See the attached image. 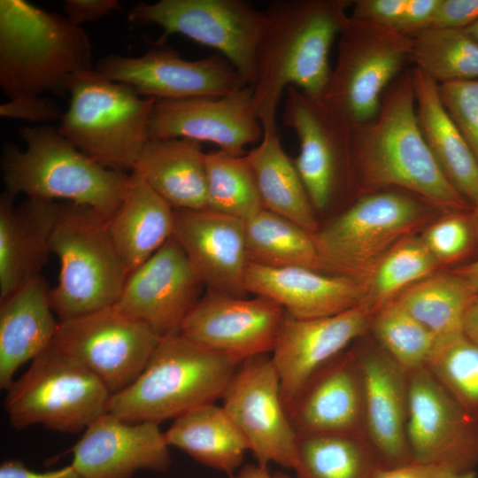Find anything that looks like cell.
Segmentation results:
<instances>
[{"label":"cell","mask_w":478,"mask_h":478,"mask_svg":"<svg viewBox=\"0 0 478 478\" xmlns=\"http://www.w3.org/2000/svg\"><path fill=\"white\" fill-rule=\"evenodd\" d=\"M351 151L357 197L395 188L443 212L472 208L446 178L424 140L416 116L412 70L386 89L374 119L352 126Z\"/></svg>","instance_id":"obj_1"},{"label":"cell","mask_w":478,"mask_h":478,"mask_svg":"<svg viewBox=\"0 0 478 478\" xmlns=\"http://www.w3.org/2000/svg\"><path fill=\"white\" fill-rule=\"evenodd\" d=\"M353 0H281L270 4L256 52L253 105L261 124L276 122L279 101L296 87L321 97L331 73L328 56Z\"/></svg>","instance_id":"obj_2"},{"label":"cell","mask_w":478,"mask_h":478,"mask_svg":"<svg viewBox=\"0 0 478 478\" xmlns=\"http://www.w3.org/2000/svg\"><path fill=\"white\" fill-rule=\"evenodd\" d=\"M93 68L81 26L24 0L0 1V86L10 100L64 96Z\"/></svg>","instance_id":"obj_3"},{"label":"cell","mask_w":478,"mask_h":478,"mask_svg":"<svg viewBox=\"0 0 478 478\" xmlns=\"http://www.w3.org/2000/svg\"><path fill=\"white\" fill-rule=\"evenodd\" d=\"M181 332L160 337L145 368L112 396L109 412L130 423H161L222 398L240 366Z\"/></svg>","instance_id":"obj_4"},{"label":"cell","mask_w":478,"mask_h":478,"mask_svg":"<svg viewBox=\"0 0 478 478\" xmlns=\"http://www.w3.org/2000/svg\"><path fill=\"white\" fill-rule=\"evenodd\" d=\"M27 147L3 149L5 191L29 198L64 199L88 206L106 220L127 190L130 174L106 168L79 150L50 126L19 130Z\"/></svg>","instance_id":"obj_5"},{"label":"cell","mask_w":478,"mask_h":478,"mask_svg":"<svg viewBox=\"0 0 478 478\" xmlns=\"http://www.w3.org/2000/svg\"><path fill=\"white\" fill-rule=\"evenodd\" d=\"M440 212H443L427 200L400 189L356 197L338 217L312 234L324 271L363 284L390 249L422 231Z\"/></svg>","instance_id":"obj_6"},{"label":"cell","mask_w":478,"mask_h":478,"mask_svg":"<svg viewBox=\"0 0 478 478\" xmlns=\"http://www.w3.org/2000/svg\"><path fill=\"white\" fill-rule=\"evenodd\" d=\"M69 93L70 104L60 118L58 133L103 166L132 173L149 141L156 99L105 79L94 68L77 76Z\"/></svg>","instance_id":"obj_7"},{"label":"cell","mask_w":478,"mask_h":478,"mask_svg":"<svg viewBox=\"0 0 478 478\" xmlns=\"http://www.w3.org/2000/svg\"><path fill=\"white\" fill-rule=\"evenodd\" d=\"M50 251L60 264L58 284L50 289L59 321L116 304L129 272L99 213L85 205L61 204Z\"/></svg>","instance_id":"obj_8"},{"label":"cell","mask_w":478,"mask_h":478,"mask_svg":"<svg viewBox=\"0 0 478 478\" xmlns=\"http://www.w3.org/2000/svg\"><path fill=\"white\" fill-rule=\"evenodd\" d=\"M112 396L81 362L52 343L7 389L4 409L19 430L40 424L78 433L109 412Z\"/></svg>","instance_id":"obj_9"},{"label":"cell","mask_w":478,"mask_h":478,"mask_svg":"<svg viewBox=\"0 0 478 478\" xmlns=\"http://www.w3.org/2000/svg\"><path fill=\"white\" fill-rule=\"evenodd\" d=\"M337 58L321 100L351 126L377 115L389 85L410 61L412 38L349 17L338 36Z\"/></svg>","instance_id":"obj_10"},{"label":"cell","mask_w":478,"mask_h":478,"mask_svg":"<svg viewBox=\"0 0 478 478\" xmlns=\"http://www.w3.org/2000/svg\"><path fill=\"white\" fill-rule=\"evenodd\" d=\"M137 25L163 29L157 41L180 34L215 49L234 66L245 83L256 81V52L265 25V12L242 0H159L137 3L128 12Z\"/></svg>","instance_id":"obj_11"},{"label":"cell","mask_w":478,"mask_h":478,"mask_svg":"<svg viewBox=\"0 0 478 478\" xmlns=\"http://www.w3.org/2000/svg\"><path fill=\"white\" fill-rule=\"evenodd\" d=\"M286 94L283 124L297 135L299 153L293 161L315 211H325L342 193L357 196L352 126L320 97L293 86Z\"/></svg>","instance_id":"obj_12"},{"label":"cell","mask_w":478,"mask_h":478,"mask_svg":"<svg viewBox=\"0 0 478 478\" xmlns=\"http://www.w3.org/2000/svg\"><path fill=\"white\" fill-rule=\"evenodd\" d=\"M159 339L144 323L110 306L59 321L53 343L81 362L114 395L138 378Z\"/></svg>","instance_id":"obj_13"},{"label":"cell","mask_w":478,"mask_h":478,"mask_svg":"<svg viewBox=\"0 0 478 478\" xmlns=\"http://www.w3.org/2000/svg\"><path fill=\"white\" fill-rule=\"evenodd\" d=\"M229 415L258 465L294 469L298 436L284 407L280 379L269 354L243 359L222 397Z\"/></svg>","instance_id":"obj_14"},{"label":"cell","mask_w":478,"mask_h":478,"mask_svg":"<svg viewBox=\"0 0 478 478\" xmlns=\"http://www.w3.org/2000/svg\"><path fill=\"white\" fill-rule=\"evenodd\" d=\"M94 70L109 81L127 84L139 95L156 100L219 97L249 86L220 55L187 60L163 45L137 58L109 54L96 63Z\"/></svg>","instance_id":"obj_15"},{"label":"cell","mask_w":478,"mask_h":478,"mask_svg":"<svg viewBox=\"0 0 478 478\" xmlns=\"http://www.w3.org/2000/svg\"><path fill=\"white\" fill-rule=\"evenodd\" d=\"M427 367L408 374L407 443L412 462L474 471L478 424Z\"/></svg>","instance_id":"obj_16"},{"label":"cell","mask_w":478,"mask_h":478,"mask_svg":"<svg viewBox=\"0 0 478 478\" xmlns=\"http://www.w3.org/2000/svg\"><path fill=\"white\" fill-rule=\"evenodd\" d=\"M203 287L173 235L128 274L113 306L163 337L181 332L186 316L201 298Z\"/></svg>","instance_id":"obj_17"},{"label":"cell","mask_w":478,"mask_h":478,"mask_svg":"<svg viewBox=\"0 0 478 478\" xmlns=\"http://www.w3.org/2000/svg\"><path fill=\"white\" fill-rule=\"evenodd\" d=\"M373 315L365 304L321 318L298 319L285 312L271 359L288 415L312 378L366 334Z\"/></svg>","instance_id":"obj_18"},{"label":"cell","mask_w":478,"mask_h":478,"mask_svg":"<svg viewBox=\"0 0 478 478\" xmlns=\"http://www.w3.org/2000/svg\"><path fill=\"white\" fill-rule=\"evenodd\" d=\"M252 96V87L244 86L219 97L156 100L149 140L209 142L228 154L244 156V147L259 143L264 134Z\"/></svg>","instance_id":"obj_19"},{"label":"cell","mask_w":478,"mask_h":478,"mask_svg":"<svg viewBox=\"0 0 478 478\" xmlns=\"http://www.w3.org/2000/svg\"><path fill=\"white\" fill-rule=\"evenodd\" d=\"M286 311L261 296L235 297L206 290L181 333L212 351L243 360L272 352Z\"/></svg>","instance_id":"obj_20"},{"label":"cell","mask_w":478,"mask_h":478,"mask_svg":"<svg viewBox=\"0 0 478 478\" xmlns=\"http://www.w3.org/2000/svg\"><path fill=\"white\" fill-rule=\"evenodd\" d=\"M174 213L173 236L206 290L247 297L244 220L209 209Z\"/></svg>","instance_id":"obj_21"},{"label":"cell","mask_w":478,"mask_h":478,"mask_svg":"<svg viewBox=\"0 0 478 478\" xmlns=\"http://www.w3.org/2000/svg\"><path fill=\"white\" fill-rule=\"evenodd\" d=\"M72 466L85 478H133L138 470L165 472L169 445L159 425L130 423L108 412L73 447Z\"/></svg>","instance_id":"obj_22"},{"label":"cell","mask_w":478,"mask_h":478,"mask_svg":"<svg viewBox=\"0 0 478 478\" xmlns=\"http://www.w3.org/2000/svg\"><path fill=\"white\" fill-rule=\"evenodd\" d=\"M352 351L362 378L366 441L384 468L411 463L406 435L408 374L377 343Z\"/></svg>","instance_id":"obj_23"},{"label":"cell","mask_w":478,"mask_h":478,"mask_svg":"<svg viewBox=\"0 0 478 478\" xmlns=\"http://www.w3.org/2000/svg\"><path fill=\"white\" fill-rule=\"evenodd\" d=\"M297 436L365 437L364 397L353 351H344L308 382L289 412Z\"/></svg>","instance_id":"obj_24"},{"label":"cell","mask_w":478,"mask_h":478,"mask_svg":"<svg viewBox=\"0 0 478 478\" xmlns=\"http://www.w3.org/2000/svg\"><path fill=\"white\" fill-rule=\"evenodd\" d=\"M249 293L267 297L298 319L333 316L364 303L362 283L304 266L269 267L248 264Z\"/></svg>","instance_id":"obj_25"},{"label":"cell","mask_w":478,"mask_h":478,"mask_svg":"<svg viewBox=\"0 0 478 478\" xmlns=\"http://www.w3.org/2000/svg\"><path fill=\"white\" fill-rule=\"evenodd\" d=\"M13 199L7 191L0 197V300L40 276L61 207L29 197L15 207Z\"/></svg>","instance_id":"obj_26"},{"label":"cell","mask_w":478,"mask_h":478,"mask_svg":"<svg viewBox=\"0 0 478 478\" xmlns=\"http://www.w3.org/2000/svg\"><path fill=\"white\" fill-rule=\"evenodd\" d=\"M0 302V388L7 390L16 371L53 343L59 321L41 275Z\"/></svg>","instance_id":"obj_27"},{"label":"cell","mask_w":478,"mask_h":478,"mask_svg":"<svg viewBox=\"0 0 478 478\" xmlns=\"http://www.w3.org/2000/svg\"><path fill=\"white\" fill-rule=\"evenodd\" d=\"M415 111L424 140L456 190L473 206L478 201V161L465 136L445 109L438 84L412 69Z\"/></svg>","instance_id":"obj_28"},{"label":"cell","mask_w":478,"mask_h":478,"mask_svg":"<svg viewBox=\"0 0 478 478\" xmlns=\"http://www.w3.org/2000/svg\"><path fill=\"white\" fill-rule=\"evenodd\" d=\"M176 210L207 209L205 152L187 138L149 140L133 170Z\"/></svg>","instance_id":"obj_29"},{"label":"cell","mask_w":478,"mask_h":478,"mask_svg":"<svg viewBox=\"0 0 478 478\" xmlns=\"http://www.w3.org/2000/svg\"><path fill=\"white\" fill-rule=\"evenodd\" d=\"M174 225V209L132 172L122 200L107 220L112 240L129 274L173 235Z\"/></svg>","instance_id":"obj_30"},{"label":"cell","mask_w":478,"mask_h":478,"mask_svg":"<svg viewBox=\"0 0 478 478\" xmlns=\"http://www.w3.org/2000/svg\"><path fill=\"white\" fill-rule=\"evenodd\" d=\"M262 127L259 144L244 156L263 207L314 234L319 230L316 211L293 158L283 150L276 122Z\"/></svg>","instance_id":"obj_31"},{"label":"cell","mask_w":478,"mask_h":478,"mask_svg":"<svg viewBox=\"0 0 478 478\" xmlns=\"http://www.w3.org/2000/svg\"><path fill=\"white\" fill-rule=\"evenodd\" d=\"M169 446L230 476L243 464L247 443L222 406H197L174 419L164 432Z\"/></svg>","instance_id":"obj_32"},{"label":"cell","mask_w":478,"mask_h":478,"mask_svg":"<svg viewBox=\"0 0 478 478\" xmlns=\"http://www.w3.org/2000/svg\"><path fill=\"white\" fill-rule=\"evenodd\" d=\"M477 294L466 279L451 270L419 281L394 300L438 341L464 333L466 312Z\"/></svg>","instance_id":"obj_33"},{"label":"cell","mask_w":478,"mask_h":478,"mask_svg":"<svg viewBox=\"0 0 478 478\" xmlns=\"http://www.w3.org/2000/svg\"><path fill=\"white\" fill-rule=\"evenodd\" d=\"M244 228L250 263L325 272L313 235L295 222L263 209L244 221Z\"/></svg>","instance_id":"obj_34"},{"label":"cell","mask_w":478,"mask_h":478,"mask_svg":"<svg viewBox=\"0 0 478 478\" xmlns=\"http://www.w3.org/2000/svg\"><path fill=\"white\" fill-rule=\"evenodd\" d=\"M384 467L366 438L347 435L298 436L297 478H376Z\"/></svg>","instance_id":"obj_35"},{"label":"cell","mask_w":478,"mask_h":478,"mask_svg":"<svg viewBox=\"0 0 478 478\" xmlns=\"http://www.w3.org/2000/svg\"><path fill=\"white\" fill-rule=\"evenodd\" d=\"M411 38L409 62L438 85L478 78V42L464 29L428 27Z\"/></svg>","instance_id":"obj_36"},{"label":"cell","mask_w":478,"mask_h":478,"mask_svg":"<svg viewBox=\"0 0 478 478\" xmlns=\"http://www.w3.org/2000/svg\"><path fill=\"white\" fill-rule=\"evenodd\" d=\"M439 267L419 235L406 236L385 254L364 281L363 304L374 314Z\"/></svg>","instance_id":"obj_37"},{"label":"cell","mask_w":478,"mask_h":478,"mask_svg":"<svg viewBox=\"0 0 478 478\" xmlns=\"http://www.w3.org/2000/svg\"><path fill=\"white\" fill-rule=\"evenodd\" d=\"M205 171L207 209L244 221L264 209L245 156L205 152Z\"/></svg>","instance_id":"obj_38"},{"label":"cell","mask_w":478,"mask_h":478,"mask_svg":"<svg viewBox=\"0 0 478 478\" xmlns=\"http://www.w3.org/2000/svg\"><path fill=\"white\" fill-rule=\"evenodd\" d=\"M369 329L376 343L407 374L427 367L437 342L395 300L373 315Z\"/></svg>","instance_id":"obj_39"},{"label":"cell","mask_w":478,"mask_h":478,"mask_svg":"<svg viewBox=\"0 0 478 478\" xmlns=\"http://www.w3.org/2000/svg\"><path fill=\"white\" fill-rule=\"evenodd\" d=\"M427 368L478 420V343L464 333L438 340Z\"/></svg>","instance_id":"obj_40"},{"label":"cell","mask_w":478,"mask_h":478,"mask_svg":"<svg viewBox=\"0 0 478 478\" xmlns=\"http://www.w3.org/2000/svg\"><path fill=\"white\" fill-rule=\"evenodd\" d=\"M469 212H445L419 235L439 266L459 261L476 244Z\"/></svg>","instance_id":"obj_41"},{"label":"cell","mask_w":478,"mask_h":478,"mask_svg":"<svg viewBox=\"0 0 478 478\" xmlns=\"http://www.w3.org/2000/svg\"><path fill=\"white\" fill-rule=\"evenodd\" d=\"M438 91L478 161V80L439 84Z\"/></svg>","instance_id":"obj_42"},{"label":"cell","mask_w":478,"mask_h":478,"mask_svg":"<svg viewBox=\"0 0 478 478\" xmlns=\"http://www.w3.org/2000/svg\"><path fill=\"white\" fill-rule=\"evenodd\" d=\"M408 0H353L351 17L396 31Z\"/></svg>","instance_id":"obj_43"},{"label":"cell","mask_w":478,"mask_h":478,"mask_svg":"<svg viewBox=\"0 0 478 478\" xmlns=\"http://www.w3.org/2000/svg\"><path fill=\"white\" fill-rule=\"evenodd\" d=\"M478 19V0H438L429 27L465 29Z\"/></svg>","instance_id":"obj_44"},{"label":"cell","mask_w":478,"mask_h":478,"mask_svg":"<svg viewBox=\"0 0 478 478\" xmlns=\"http://www.w3.org/2000/svg\"><path fill=\"white\" fill-rule=\"evenodd\" d=\"M62 114L52 101L41 96L11 99L0 105L2 117L34 122L60 119Z\"/></svg>","instance_id":"obj_45"},{"label":"cell","mask_w":478,"mask_h":478,"mask_svg":"<svg viewBox=\"0 0 478 478\" xmlns=\"http://www.w3.org/2000/svg\"><path fill=\"white\" fill-rule=\"evenodd\" d=\"M376 478H475L474 471H462L454 467L431 463L409 464L383 468Z\"/></svg>","instance_id":"obj_46"},{"label":"cell","mask_w":478,"mask_h":478,"mask_svg":"<svg viewBox=\"0 0 478 478\" xmlns=\"http://www.w3.org/2000/svg\"><path fill=\"white\" fill-rule=\"evenodd\" d=\"M120 10V4L117 0H66L64 4L66 17L78 26Z\"/></svg>","instance_id":"obj_47"},{"label":"cell","mask_w":478,"mask_h":478,"mask_svg":"<svg viewBox=\"0 0 478 478\" xmlns=\"http://www.w3.org/2000/svg\"><path fill=\"white\" fill-rule=\"evenodd\" d=\"M437 4L438 0H408L406 9L396 31L412 37L418 32L429 27Z\"/></svg>","instance_id":"obj_48"},{"label":"cell","mask_w":478,"mask_h":478,"mask_svg":"<svg viewBox=\"0 0 478 478\" xmlns=\"http://www.w3.org/2000/svg\"><path fill=\"white\" fill-rule=\"evenodd\" d=\"M0 478H85L72 465L39 473L28 469L21 461L10 459L0 466Z\"/></svg>","instance_id":"obj_49"},{"label":"cell","mask_w":478,"mask_h":478,"mask_svg":"<svg viewBox=\"0 0 478 478\" xmlns=\"http://www.w3.org/2000/svg\"><path fill=\"white\" fill-rule=\"evenodd\" d=\"M464 334L478 343V294L466 312L464 320Z\"/></svg>","instance_id":"obj_50"},{"label":"cell","mask_w":478,"mask_h":478,"mask_svg":"<svg viewBox=\"0 0 478 478\" xmlns=\"http://www.w3.org/2000/svg\"><path fill=\"white\" fill-rule=\"evenodd\" d=\"M267 466L261 465H246L239 470L232 478H271Z\"/></svg>","instance_id":"obj_51"},{"label":"cell","mask_w":478,"mask_h":478,"mask_svg":"<svg viewBox=\"0 0 478 478\" xmlns=\"http://www.w3.org/2000/svg\"><path fill=\"white\" fill-rule=\"evenodd\" d=\"M452 271L466 279L478 292V259Z\"/></svg>","instance_id":"obj_52"},{"label":"cell","mask_w":478,"mask_h":478,"mask_svg":"<svg viewBox=\"0 0 478 478\" xmlns=\"http://www.w3.org/2000/svg\"><path fill=\"white\" fill-rule=\"evenodd\" d=\"M469 215L474 230L476 245H478V201L472 206Z\"/></svg>","instance_id":"obj_53"},{"label":"cell","mask_w":478,"mask_h":478,"mask_svg":"<svg viewBox=\"0 0 478 478\" xmlns=\"http://www.w3.org/2000/svg\"><path fill=\"white\" fill-rule=\"evenodd\" d=\"M464 30L468 35L478 42V19Z\"/></svg>","instance_id":"obj_54"},{"label":"cell","mask_w":478,"mask_h":478,"mask_svg":"<svg viewBox=\"0 0 478 478\" xmlns=\"http://www.w3.org/2000/svg\"><path fill=\"white\" fill-rule=\"evenodd\" d=\"M271 478H291V477L282 472H276L271 475Z\"/></svg>","instance_id":"obj_55"}]
</instances>
